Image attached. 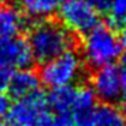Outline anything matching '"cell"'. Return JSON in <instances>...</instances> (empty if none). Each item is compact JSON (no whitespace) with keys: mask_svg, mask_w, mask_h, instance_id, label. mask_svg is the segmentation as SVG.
I'll return each instance as SVG.
<instances>
[{"mask_svg":"<svg viewBox=\"0 0 126 126\" xmlns=\"http://www.w3.org/2000/svg\"><path fill=\"white\" fill-rule=\"evenodd\" d=\"M29 47L34 61L44 64L64 51L72 50L75 46V35L60 21L41 20L30 30Z\"/></svg>","mask_w":126,"mask_h":126,"instance_id":"1","label":"cell"},{"mask_svg":"<svg viewBox=\"0 0 126 126\" xmlns=\"http://www.w3.org/2000/svg\"><path fill=\"white\" fill-rule=\"evenodd\" d=\"M92 126H126V120L119 109L110 103H105L101 108H96Z\"/></svg>","mask_w":126,"mask_h":126,"instance_id":"13","label":"cell"},{"mask_svg":"<svg viewBox=\"0 0 126 126\" xmlns=\"http://www.w3.org/2000/svg\"><path fill=\"white\" fill-rule=\"evenodd\" d=\"M119 72H120V101H122V103L126 109V57L122 60Z\"/></svg>","mask_w":126,"mask_h":126,"instance_id":"16","label":"cell"},{"mask_svg":"<svg viewBox=\"0 0 126 126\" xmlns=\"http://www.w3.org/2000/svg\"><path fill=\"white\" fill-rule=\"evenodd\" d=\"M27 29V18L18 9L4 4L0 6V38L18 37Z\"/></svg>","mask_w":126,"mask_h":126,"instance_id":"10","label":"cell"},{"mask_svg":"<svg viewBox=\"0 0 126 126\" xmlns=\"http://www.w3.org/2000/svg\"><path fill=\"white\" fill-rule=\"evenodd\" d=\"M58 16L61 24L74 34H86L99 24V13L88 0H63Z\"/></svg>","mask_w":126,"mask_h":126,"instance_id":"5","label":"cell"},{"mask_svg":"<svg viewBox=\"0 0 126 126\" xmlns=\"http://www.w3.org/2000/svg\"><path fill=\"white\" fill-rule=\"evenodd\" d=\"M92 91L96 99L103 103H115L120 99V72L119 67L109 64L96 68L92 75Z\"/></svg>","mask_w":126,"mask_h":126,"instance_id":"6","label":"cell"},{"mask_svg":"<svg viewBox=\"0 0 126 126\" xmlns=\"http://www.w3.org/2000/svg\"><path fill=\"white\" fill-rule=\"evenodd\" d=\"M18 3L26 17L44 20L58 12L63 0H18Z\"/></svg>","mask_w":126,"mask_h":126,"instance_id":"11","label":"cell"},{"mask_svg":"<svg viewBox=\"0 0 126 126\" xmlns=\"http://www.w3.org/2000/svg\"><path fill=\"white\" fill-rule=\"evenodd\" d=\"M96 110V96L91 88H75V98L71 108L72 126H92Z\"/></svg>","mask_w":126,"mask_h":126,"instance_id":"8","label":"cell"},{"mask_svg":"<svg viewBox=\"0 0 126 126\" xmlns=\"http://www.w3.org/2000/svg\"><path fill=\"white\" fill-rule=\"evenodd\" d=\"M48 110L47 95L35 91L16 99L14 105L10 106L7 116L0 122V126H40Z\"/></svg>","mask_w":126,"mask_h":126,"instance_id":"4","label":"cell"},{"mask_svg":"<svg viewBox=\"0 0 126 126\" xmlns=\"http://www.w3.org/2000/svg\"><path fill=\"white\" fill-rule=\"evenodd\" d=\"M122 50L120 38L115 30L103 24H98L91 31H88L82 43L84 63L92 69L116 63Z\"/></svg>","mask_w":126,"mask_h":126,"instance_id":"2","label":"cell"},{"mask_svg":"<svg viewBox=\"0 0 126 126\" xmlns=\"http://www.w3.org/2000/svg\"><path fill=\"white\" fill-rule=\"evenodd\" d=\"M108 14L110 27L123 30L126 27V0H112Z\"/></svg>","mask_w":126,"mask_h":126,"instance_id":"14","label":"cell"},{"mask_svg":"<svg viewBox=\"0 0 126 126\" xmlns=\"http://www.w3.org/2000/svg\"><path fill=\"white\" fill-rule=\"evenodd\" d=\"M40 126H72V122H71V118L67 115L55 113L52 110H48L41 120Z\"/></svg>","mask_w":126,"mask_h":126,"instance_id":"15","label":"cell"},{"mask_svg":"<svg viewBox=\"0 0 126 126\" xmlns=\"http://www.w3.org/2000/svg\"><path fill=\"white\" fill-rule=\"evenodd\" d=\"M81 69H82L81 57L74 50H68L43 64L40 79L51 89L69 86L79 78Z\"/></svg>","mask_w":126,"mask_h":126,"instance_id":"3","label":"cell"},{"mask_svg":"<svg viewBox=\"0 0 126 126\" xmlns=\"http://www.w3.org/2000/svg\"><path fill=\"white\" fill-rule=\"evenodd\" d=\"M75 98V88L72 86H61V88H54L47 96L48 108L50 110L61 115H71V108L74 103ZM71 118V116H69Z\"/></svg>","mask_w":126,"mask_h":126,"instance_id":"12","label":"cell"},{"mask_svg":"<svg viewBox=\"0 0 126 126\" xmlns=\"http://www.w3.org/2000/svg\"><path fill=\"white\" fill-rule=\"evenodd\" d=\"M34 58L27 40L23 37L0 38V65L9 68H30Z\"/></svg>","mask_w":126,"mask_h":126,"instance_id":"7","label":"cell"},{"mask_svg":"<svg viewBox=\"0 0 126 126\" xmlns=\"http://www.w3.org/2000/svg\"><path fill=\"white\" fill-rule=\"evenodd\" d=\"M40 84L41 79L37 72L31 71L30 68H21L12 74L7 91L12 98L18 99V98H23L26 95L38 91Z\"/></svg>","mask_w":126,"mask_h":126,"instance_id":"9","label":"cell"},{"mask_svg":"<svg viewBox=\"0 0 126 126\" xmlns=\"http://www.w3.org/2000/svg\"><path fill=\"white\" fill-rule=\"evenodd\" d=\"M99 14H108L112 0H88Z\"/></svg>","mask_w":126,"mask_h":126,"instance_id":"19","label":"cell"},{"mask_svg":"<svg viewBox=\"0 0 126 126\" xmlns=\"http://www.w3.org/2000/svg\"><path fill=\"white\" fill-rule=\"evenodd\" d=\"M12 102H10V96L6 95L4 92H0V122L4 119L10 110Z\"/></svg>","mask_w":126,"mask_h":126,"instance_id":"18","label":"cell"},{"mask_svg":"<svg viewBox=\"0 0 126 126\" xmlns=\"http://www.w3.org/2000/svg\"><path fill=\"white\" fill-rule=\"evenodd\" d=\"M10 1H13V0H0V6H4V4H10Z\"/></svg>","mask_w":126,"mask_h":126,"instance_id":"21","label":"cell"},{"mask_svg":"<svg viewBox=\"0 0 126 126\" xmlns=\"http://www.w3.org/2000/svg\"><path fill=\"white\" fill-rule=\"evenodd\" d=\"M120 44H122V48L126 50V27L123 29V33H122V37H120Z\"/></svg>","mask_w":126,"mask_h":126,"instance_id":"20","label":"cell"},{"mask_svg":"<svg viewBox=\"0 0 126 126\" xmlns=\"http://www.w3.org/2000/svg\"><path fill=\"white\" fill-rule=\"evenodd\" d=\"M12 74H13L12 68L4 67V65H0V92L7 91V86H9Z\"/></svg>","mask_w":126,"mask_h":126,"instance_id":"17","label":"cell"}]
</instances>
